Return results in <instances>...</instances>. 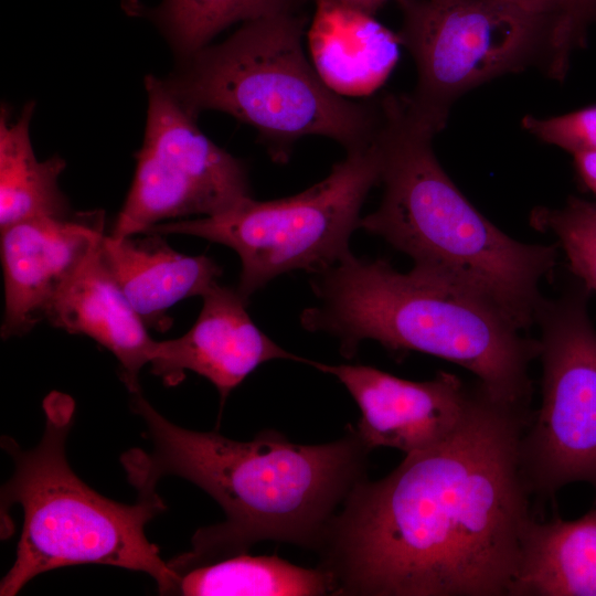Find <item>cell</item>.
<instances>
[{
	"instance_id": "obj_9",
	"label": "cell",
	"mask_w": 596,
	"mask_h": 596,
	"mask_svg": "<svg viewBox=\"0 0 596 596\" xmlns=\"http://www.w3.org/2000/svg\"><path fill=\"white\" fill-rule=\"evenodd\" d=\"M589 289L543 299L542 405L521 440V468L531 496L542 501L575 481L596 490V330L587 313Z\"/></svg>"
},
{
	"instance_id": "obj_11",
	"label": "cell",
	"mask_w": 596,
	"mask_h": 596,
	"mask_svg": "<svg viewBox=\"0 0 596 596\" xmlns=\"http://www.w3.org/2000/svg\"><path fill=\"white\" fill-rule=\"evenodd\" d=\"M309 365L334 375L352 395L361 411L356 429L371 450L385 446L408 455L429 448L455 432L471 403L472 389L447 372L414 382L369 365Z\"/></svg>"
},
{
	"instance_id": "obj_6",
	"label": "cell",
	"mask_w": 596,
	"mask_h": 596,
	"mask_svg": "<svg viewBox=\"0 0 596 596\" xmlns=\"http://www.w3.org/2000/svg\"><path fill=\"white\" fill-rule=\"evenodd\" d=\"M305 28L295 9L244 22L226 40L182 60L166 83L194 115L223 111L254 127L278 162L306 136L328 137L345 150L371 142L382 123L381 103L332 92L305 54Z\"/></svg>"
},
{
	"instance_id": "obj_23",
	"label": "cell",
	"mask_w": 596,
	"mask_h": 596,
	"mask_svg": "<svg viewBox=\"0 0 596 596\" xmlns=\"http://www.w3.org/2000/svg\"><path fill=\"white\" fill-rule=\"evenodd\" d=\"M521 125L538 139L571 155L596 151V105L553 117L526 115Z\"/></svg>"
},
{
	"instance_id": "obj_27",
	"label": "cell",
	"mask_w": 596,
	"mask_h": 596,
	"mask_svg": "<svg viewBox=\"0 0 596 596\" xmlns=\"http://www.w3.org/2000/svg\"><path fill=\"white\" fill-rule=\"evenodd\" d=\"M595 21H596V17H595Z\"/></svg>"
},
{
	"instance_id": "obj_13",
	"label": "cell",
	"mask_w": 596,
	"mask_h": 596,
	"mask_svg": "<svg viewBox=\"0 0 596 596\" xmlns=\"http://www.w3.org/2000/svg\"><path fill=\"white\" fill-rule=\"evenodd\" d=\"M103 216L38 217L1 231L4 316L1 337L30 332L103 237Z\"/></svg>"
},
{
	"instance_id": "obj_4",
	"label": "cell",
	"mask_w": 596,
	"mask_h": 596,
	"mask_svg": "<svg viewBox=\"0 0 596 596\" xmlns=\"http://www.w3.org/2000/svg\"><path fill=\"white\" fill-rule=\"evenodd\" d=\"M311 286L319 302L302 311L300 323L338 339L343 356L352 358L363 340L394 352L427 353L467 369L493 397L529 405V364L540 343L483 296L352 253L315 274Z\"/></svg>"
},
{
	"instance_id": "obj_22",
	"label": "cell",
	"mask_w": 596,
	"mask_h": 596,
	"mask_svg": "<svg viewBox=\"0 0 596 596\" xmlns=\"http://www.w3.org/2000/svg\"><path fill=\"white\" fill-rule=\"evenodd\" d=\"M596 0H562L552 19L546 72L563 79L573 52L585 42L586 30L595 22Z\"/></svg>"
},
{
	"instance_id": "obj_5",
	"label": "cell",
	"mask_w": 596,
	"mask_h": 596,
	"mask_svg": "<svg viewBox=\"0 0 596 596\" xmlns=\"http://www.w3.org/2000/svg\"><path fill=\"white\" fill-rule=\"evenodd\" d=\"M42 407L45 427L34 448L24 450L12 437H1V447L14 464L13 476L1 489V519L12 504H20L23 524L0 595L14 596L39 574L81 564L143 572L161 595H177L180 576L145 533L146 524L166 510L163 499L145 496L125 504L93 490L66 457L74 400L53 391Z\"/></svg>"
},
{
	"instance_id": "obj_26",
	"label": "cell",
	"mask_w": 596,
	"mask_h": 596,
	"mask_svg": "<svg viewBox=\"0 0 596 596\" xmlns=\"http://www.w3.org/2000/svg\"><path fill=\"white\" fill-rule=\"evenodd\" d=\"M316 1V0H312ZM373 13L389 0H333Z\"/></svg>"
},
{
	"instance_id": "obj_20",
	"label": "cell",
	"mask_w": 596,
	"mask_h": 596,
	"mask_svg": "<svg viewBox=\"0 0 596 596\" xmlns=\"http://www.w3.org/2000/svg\"><path fill=\"white\" fill-rule=\"evenodd\" d=\"M297 0H163L152 17L174 52L185 60L207 46L221 31L295 9Z\"/></svg>"
},
{
	"instance_id": "obj_16",
	"label": "cell",
	"mask_w": 596,
	"mask_h": 596,
	"mask_svg": "<svg viewBox=\"0 0 596 596\" xmlns=\"http://www.w3.org/2000/svg\"><path fill=\"white\" fill-rule=\"evenodd\" d=\"M116 238L104 235L103 258L128 301L146 326L170 327L167 310L177 302L202 296L221 276L222 269L205 255L175 252L162 234L142 233Z\"/></svg>"
},
{
	"instance_id": "obj_2",
	"label": "cell",
	"mask_w": 596,
	"mask_h": 596,
	"mask_svg": "<svg viewBox=\"0 0 596 596\" xmlns=\"http://www.w3.org/2000/svg\"><path fill=\"white\" fill-rule=\"evenodd\" d=\"M130 394V408L143 419L151 444L150 451L134 448L120 458L138 496L157 494L161 478L177 476L225 513L223 522L194 533L190 551L168 561L177 574L246 553L264 540L317 552L349 494L368 478L371 449L351 424L337 440L319 445L296 444L275 430L240 441L180 427L141 390Z\"/></svg>"
},
{
	"instance_id": "obj_10",
	"label": "cell",
	"mask_w": 596,
	"mask_h": 596,
	"mask_svg": "<svg viewBox=\"0 0 596 596\" xmlns=\"http://www.w3.org/2000/svg\"><path fill=\"white\" fill-rule=\"evenodd\" d=\"M143 143L110 236L143 233L167 219L210 216L251 198L245 166L213 143L166 81L148 75Z\"/></svg>"
},
{
	"instance_id": "obj_14",
	"label": "cell",
	"mask_w": 596,
	"mask_h": 596,
	"mask_svg": "<svg viewBox=\"0 0 596 596\" xmlns=\"http://www.w3.org/2000/svg\"><path fill=\"white\" fill-rule=\"evenodd\" d=\"M102 238L56 294L46 319L108 349L120 364L121 381L132 393L140 390L139 372L149 363L156 340L106 265Z\"/></svg>"
},
{
	"instance_id": "obj_1",
	"label": "cell",
	"mask_w": 596,
	"mask_h": 596,
	"mask_svg": "<svg viewBox=\"0 0 596 596\" xmlns=\"http://www.w3.org/2000/svg\"><path fill=\"white\" fill-rule=\"evenodd\" d=\"M531 417L478 382L446 439L361 481L316 552L333 596H509L534 518L520 460Z\"/></svg>"
},
{
	"instance_id": "obj_3",
	"label": "cell",
	"mask_w": 596,
	"mask_h": 596,
	"mask_svg": "<svg viewBox=\"0 0 596 596\" xmlns=\"http://www.w3.org/2000/svg\"><path fill=\"white\" fill-rule=\"evenodd\" d=\"M381 106L383 196L360 227L408 255L416 270L483 296L526 330L544 299L540 283L556 265V246L518 242L489 222L447 175L434 152L436 132L405 96L389 95Z\"/></svg>"
},
{
	"instance_id": "obj_21",
	"label": "cell",
	"mask_w": 596,
	"mask_h": 596,
	"mask_svg": "<svg viewBox=\"0 0 596 596\" xmlns=\"http://www.w3.org/2000/svg\"><path fill=\"white\" fill-rule=\"evenodd\" d=\"M530 223L557 237L572 272L596 291V201L571 196L562 207H536Z\"/></svg>"
},
{
	"instance_id": "obj_12",
	"label": "cell",
	"mask_w": 596,
	"mask_h": 596,
	"mask_svg": "<svg viewBox=\"0 0 596 596\" xmlns=\"http://www.w3.org/2000/svg\"><path fill=\"white\" fill-rule=\"evenodd\" d=\"M202 298L200 315L187 333L155 342L151 372L167 385L179 384L187 370L195 372L216 387L223 407L231 391L260 364L276 359L309 364L310 360L283 349L256 327L237 289L216 281Z\"/></svg>"
},
{
	"instance_id": "obj_18",
	"label": "cell",
	"mask_w": 596,
	"mask_h": 596,
	"mask_svg": "<svg viewBox=\"0 0 596 596\" xmlns=\"http://www.w3.org/2000/svg\"><path fill=\"white\" fill-rule=\"evenodd\" d=\"M33 103L14 121L6 109L0 120V230L38 217H65L67 203L58 188L65 161H39L30 137Z\"/></svg>"
},
{
	"instance_id": "obj_19",
	"label": "cell",
	"mask_w": 596,
	"mask_h": 596,
	"mask_svg": "<svg viewBox=\"0 0 596 596\" xmlns=\"http://www.w3.org/2000/svg\"><path fill=\"white\" fill-rule=\"evenodd\" d=\"M177 595L326 596L334 582L323 568H306L277 555L246 553L193 566L179 574Z\"/></svg>"
},
{
	"instance_id": "obj_25",
	"label": "cell",
	"mask_w": 596,
	"mask_h": 596,
	"mask_svg": "<svg viewBox=\"0 0 596 596\" xmlns=\"http://www.w3.org/2000/svg\"><path fill=\"white\" fill-rule=\"evenodd\" d=\"M515 6L528 12L549 17L551 19L556 14L562 0H496Z\"/></svg>"
},
{
	"instance_id": "obj_8",
	"label": "cell",
	"mask_w": 596,
	"mask_h": 596,
	"mask_svg": "<svg viewBox=\"0 0 596 596\" xmlns=\"http://www.w3.org/2000/svg\"><path fill=\"white\" fill-rule=\"evenodd\" d=\"M401 44L417 84L409 110L436 134L464 93L507 73L545 68L552 19L496 0H397Z\"/></svg>"
},
{
	"instance_id": "obj_15",
	"label": "cell",
	"mask_w": 596,
	"mask_h": 596,
	"mask_svg": "<svg viewBox=\"0 0 596 596\" xmlns=\"http://www.w3.org/2000/svg\"><path fill=\"white\" fill-rule=\"evenodd\" d=\"M315 3L307 43L317 74L347 98L374 93L396 65L398 34L362 9L333 0Z\"/></svg>"
},
{
	"instance_id": "obj_7",
	"label": "cell",
	"mask_w": 596,
	"mask_h": 596,
	"mask_svg": "<svg viewBox=\"0 0 596 596\" xmlns=\"http://www.w3.org/2000/svg\"><path fill=\"white\" fill-rule=\"evenodd\" d=\"M377 135L347 150L327 178L301 193L270 201L251 196L221 213L159 223L143 233L192 235L234 249L242 264L237 291L246 301L284 273L324 272L351 253L362 205L380 183Z\"/></svg>"
},
{
	"instance_id": "obj_17",
	"label": "cell",
	"mask_w": 596,
	"mask_h": 596,
	"mask_svg": "<svg viewBox=\"0 0 596 596\" xmlns=\"http://www.w3.org/2000/svg\"><path fill=\"white\" fill-rule=\"evenodd\" d=\"M509 596H596V497L577 520L528 523Z\"/></svg>"
},
{
	"instance_id": "obj_24",
	"label": "cell",
	"mask_w": 596,
	"mask_h": 596,
	"mask_svg": "<svg viewBox=\"0 0 596 596\" xmlns=\"http://www.w3.org/2000/svg\"><path fill=\"white\" fill-rule=\"evenodd\" d=\"M572 156L579 179L596 195V151H581Z\"/></svg>"
}]
</instances>
